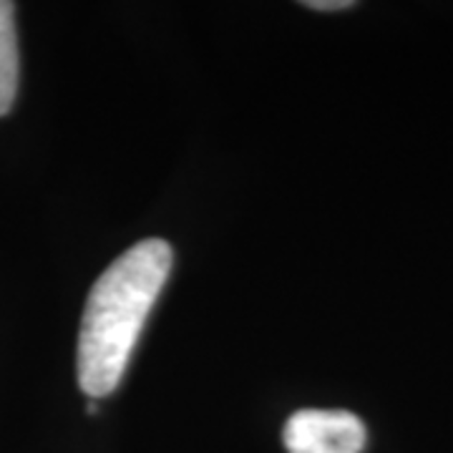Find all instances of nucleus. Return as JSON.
<instances>
[{
	"label": "nucleus",
	"instance_id": "1",
	"mask_svg": "<svg viewBox=\"0 0 453 453\" xmlns=\"http://www.w3.org/2000/svg\"><path fill=\"white\" fill-rule=\"evenodd\" d=\"M174 252L166 240H142L129 247L94 282L79 333V386L104 398L121 383L146 318L166 285Z\"/></svg>",
	"mask_w": 453,
	"mask_h": 453
},
{
	"label": "nucleus",
	"instance_id": "2",
	"mask_svg": "<svg viewBox=\"0 0 453 453\" xmlns=\"http://www.w3.org/2000/svg\"><path fill=\"white\" fill-rule=\"evenodd\" d=\"M282 441L288 453H360L365 426L350 411L305 408L288 418Z\"/></svg>",
	"mask_w": 453,
	"mask_h": 453
},
{
	"label": "nucleus",
	"instance_id": "3",
	"mask_svg": "<svg viewBox=\"0 0 453 453\" xmlns=\"http://www.w3.org/2000/svg\"><path fill=\"white\" fill-rule=\"evenodd\" d=\"M18 35H16V3L0 0V116L13 109L18 94Z\"/></svg>",
	"mask_w": 453,
	"mask_h": 453
},
{
	"label": "nucleus",
	"instance_id": "4",
	"mask_svg": "<svg viewBox=\"0 0 453 453\" xmlns=\"http://www.w3.org/2000/svg\"><path fill=\"white\" fill-rule=\"evenodd\" d=\"M312 11H338V8H350V0H310L305 3Z\"/></svg>",
	"mask_w": 453,
	"mask_h": 453
}]
</instances>
